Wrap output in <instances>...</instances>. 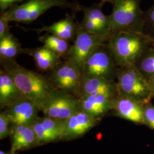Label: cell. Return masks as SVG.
<instances>
[{
	"instance_id": "cell-15",
	"label": "cell",
	"mask_w": 154,
	"mask_h": 154,
	"mask_svg": "<svg viewBox=\"0 0 154 154\" xmlns=\"http://www.w3.org/2000/svg\"><path fill=\"white\" fill-rule=\"evenodd\" d=\"M118 94L116 83L114 81L99 77H82L79 98L97 95H106L114 97Z\"/></svg>"
},
{
	"instance_id": "cell-20",
	"label": "cell",
	"mask_w": 154,
	"mask_h": 154,
	"mask_svg": "<svg viewBox=\"0 0 154 154\" xmlns=\"http://www.w3.org/2000/svg\"><path fill=\"white\" fill-rule=\"evenodd\" d=\"M103 4L100 2L87 7L81 5V10L83 13V17L90 19L95 22L108 39L110 26V15L107 16L102 11Z\"/></svg>"
},
{
	"instance_id": "cell-31",
	"label": "cell",
	"mask_w": 154,
	"mask_h": 154,
	"mask_svg": "<svg viewBox=\"0 0 154 154\" xmlns=\"http://www.w3.org/2000/svg\"><path fill=\"white\" fill-rule=\"evenodd\" d=\"M0 154H14V153H13L12 152H11V151H8V152H5V151H2V150H1L0 151Z\"/></svg>"
},
{
	"instance_id": "cell-11",
	"label": "cell",
	"mask_w": 154,
	"mask_h": 154,
	"mask_svg": "<svg viewBox=\"0 0 154 154\" xmlns=\"http://www.w3.org/2000/svg\"><path fill=\"white\" fill-rule=\"evenodd\" d=\"M11 126L19 125H30L38 118V113L41 111L38 106L32 100L23 98L6 108Z\"/></svg>"
},
{
	"instance_id": "cell-8",
	"label": "cell",
	"mask_w": 154,
	"mask_h": 154,
	"mask_svg": "<svg viewBox=\"0 0 154 154\" xmlns=\"http://www.w3.org/2000/svg\"><path fill=\"white\" fill-rule=\"evenodd\" d=\"M118 66L106 44L96 50L86 61L82 77H99L114 81Z\"/></svg>"
},
{
	"instance_id": "cell-16",
	"label": "cell",
	"mask_w": 154,
	"mask_h": 154,
	"mask_svg": "<svg viewBox=\"0 0 154 154\" xmlns=\"http://www.w3.org/2000/svg\"><path fill=\"white\" fill-rule=\"evenodd\" d=\"M115 97L106 95L84 97L79 98L80 109L99 121L109 111L112 110Z\"/></svg>"
},
{
	"instance_id": "cell-21",
	"label": "cell",
	"mask_w": 154,
	"mask_h": 154,
	"mask_svg": "<svg viewBox=\"0 0 154 154\" xmlns=\"http://www.w3.org/2000/svg\"><path fill=\"white\" fill-rule=\"evenodd\" d=\"M23 53V49L18 39L11 33L0 39V60H15Z\"/></svg>"
},
{
	"instance_id": "cell-30",
	"label": "cell",
	"mask_w": 154,
	"mask_h": 154,
	"mask_svg": "<svg viewBox=\"0 0 154 154\" xmlns=\"http://www.w3.org/2000/svg\"><path fill=\"white\" fill-rule=\"evenodd\" d=\"M147 80L149 83V88L151 90L152 98H153L154 97V75L149 77Z\"/></svg>"
},
{
	"instance_id": "cell-2",
	"label": "cell",
	"mask_w": 154,
	"mask_h": 154,
	"mask_svg": "<svg viewBox=\"0 0 154 154\" xmlns=\"http://www.w3.org/2000/svg\"><path fill=\"white\" fill-rule=\"evenodd\" d=\"M118 67L135 65L150 46V38L144 33L121 32L106 43Z\"/></svg>"
},
{
	"instance_id": "cell-26",
	"label": "cell",
	"mask_w": 154,
	"mask_h": 154,
	"mask_svg": "<svg viewBox=\"0 0 154 154\" xmlns=\"http://www.w3.org/2000/svg\"><path fill=\"white\" fill-rule=\"evenodd\" d=\"M11 122L6 114L3 111L0 113V139L2 140L11 134Z\"/></svg>"
},
{
	"instance_id": "cell-3",
	"label": "cell",
	"mask_w": 154,
	"mask_h": 154,
	"mask_svg": "<svg viewBox=\"0 0 154 154\" xmlns=\"http://www.w3.org/2000/svg\"><path fill=\"white\" fill-rule=\"evenodd\" d=\"M141 0H116L110 15L109 37L121 32L144 33Z\"/></svg>"
},
{
	"instance_id": "cell-9",
	"label": "cell",
	"mask_w": 154,
	"mask_h": 154,
	"mask_svg": "<svg viewBox=\"0 0 154 154\" xmlns=\"http://www.w3.org/2000/svg\"><path fill=\"white\" fill-rule=\"evenodd\" d=\"M48 78L57 89L71 94L79 98L82 73L67 60L62 61L49 72Z\"/></svg>"
},
{
	"instance_id": "cell-22",
	"label": "cell",
	"mask_w": 154,
	"mask_h": 154,
	"mask_svg": "<svg viewBox=\"0 0 154 154\" xmlns=\"http://www.w3.org/2000/svg\"><path fill=\"white\" fill-rule=\"evenodd\" d=\"M38 39L48 49L66 60L72 46L69 41L49 33L40 36Z\"/></svg>"
},
{
	"instance_id": "cell-28",
	"label": "cell",
	"mask_w": 154,
	"mask_h": 154,
	"mask_svg": "<svg viewBox=\"0 0 154 154\" xmlns=\"http://www.w3.org/2000/svg\"><path fill=\"white\" fill-rule=\"evenodd\" d=\"M24 0H0L1 14L8 11L10 8L17 3L21 2Z\"/></svg>"
},
{
	"instance_id": "cell-1",
	"label": "cell",
	"mask_w": 154,
	"mask_h": 154,
	"mask_svg": "<svg viewBox=\"0 0 154 154\" xmlns=\"http://www.w3.org/2000/svg\"><path fill=\"white\" fill-rule=\"evenodd\" d=\"M0 62L13 77L23 97L35 103L41 110L56 88L49 78L19 65L15 60H0Z\"/></svg>"
},
{
	"instance_id": "cell-6",
	"label": "cell",
	"mask_w": 154,
	"mask_h": 154,
	"mask_svg": "<svg viewBox=\"0 0 154 154\" xmlns=\"http://www.w3.org/2000/svg\"><path fill=\"white\" fill-rule=\"evenodd\" d=\"M80 110L79 98L65 91L55 88L42 107L45 116L65 121Z\"/></svg>"
},
{
	"instance_id": "cell-10",
	"label": "cell",
	"mask_w": 154,
	"mask_h": 154,
	"mask_svg": "<svg viewBox=\"0 0 154 154\" xmlns=\"http://www.w3.org/2000/svg\"><path fill=\"white\" fill-rule=\"evenodd\" d=\"M65 121L45 116H38L32 124V127L40 146L61 140Z\"/></svg>"
},
{
	"instance_id": "cell-4",
	"label": "cell",
	"mask_w": 154,
	"mask_h": 154,
	"mask_svg": "<svg viewBox=\"0 0 154 154\" xmlns=\"http://www.w3.org/2000/svg\"><path fill=\"white\" fill-rule=\"evenodd\" d=\"M54 7L70 9L75 11L81 10V5L67 0H28L21 5L12 6L1 14L0 17L9 22L31 23Z\"/></svg>"
},
{
	"instance_id": "cell-24",
	"label": "cell",
	"mask_w": 154,
	"mask_h": 154,
	"mask_svg": "<svg viewBox=\"0 0 154 154\" xmlns=\"http://www.w3.org/2000/svg\"><path fill=\"white\" fill-rule=\"evenodd\" d=\"M144 34L154 39V4L144 11Z\"/></svg>"
},
{
	"instance_id": "cell-25",
	"label": "cell",
	"mask_w": 154,
	"mask_h": 154,
	"mask_svg": "<svg viewBox=\"0 0 154 154\" xmlns=\"http://www.w3.org/2000/svg\"><path fill=\"white\" fill-rule=\"evenodd\" d=\"M79 28L88 33L96 35L103 37L107 38L105 37V34L101 30V29L99 28V26L94 21L90 19L83 17L82 21L80 23H79Z\"/></svg>"
},
{
	"instance_id": "cell-29",
	"label": "cell",
	"mask_w": 154,
	"mask_h": 154,
	"mask_svg": "<svg viewBox=\"0 0 154 154\" xmlns=\"http://www.w3.org/2000/svg\"><path fill=\"white\" fill-rule=\"evenodd\" d=\"M9 23L8 21L0 17V39L11 33Z\"/></svg>"
},
{
	"instance_id": "cell-23",
	"label": "cell",
	"mask_w": 154,
	"mask_h": 154,
	"mask_svg": "<svg viewBox=\"0 0 154 154\" xmlns=\"http://www.w3.org/2000/svg\"><path fill=\"white\" fill-rule=\"evenodd\" d=\"M139 72L147 79L154 75V48L149 46L135 64Z\"/></svg>"
},
{
	"instance_id": "cell-7",
	"label": "cell",
	"mask_w": 154,
	"mask_h": 154,
	"mask_svg": "<svg viewBox=\"0 0 154 154\" xmlns=\"http://www.w3.org/2000/svg\"><path fill=\"white\" fill-rule=\"evenodd\" d=\"M107 41L105 37L88 33L79 28L76 38L65 60L70 62L82 73L83 66L88 57Z\"/></svg>"
},
{
	"instance_id": "cell-5",
	"label": "cell",
	"mask_w": 154,
	"mask_h": 154,
	"mask_svg": "<svg viewBox=\"0 0 154 154\" xmlns=\"http://www.w3.org/2000/svg\"><path fill=\"white\" fill-rule=\"evenodd\" d=\"M116 78L119 95L134 99L143 105L152 99L147 79L135 65L118 67Z\"/></svg>"
},
{
	"instance_id": "cell-27",
	"label": "cell",
	"mask_w": 154,
	"mask_h": 154,
	"mask_svg": "<svg viewBox=\"0 0 154 154\" xmlns=\"http://www.w3.org/2000/svg\"><path fill=\"white\" fill-rule=\"evenodd\" d=\"M143 119L144 125L154 130V106L151 102L143 105Z\"/></svg>"
},
{
	"instance_id": "cell-17",
	"label": "cell",
	"mask_w": 154,
	"mask_h": 154,
	"mask_svg": "<svg viewBox=\"0 0 154 154\" xmlns=\"http://www.w3.org/2000/svg\"><path fill=\"white\" fill-rule=\"evenodd\" d=\"M79 28V23L74 21L71 15L66 14V16L57 22L40 28L34 29L33 30L37 33L46 32L54 35L67 41H74Z\"/></svg>"
},
{
	"instance_id": "cell-12",
	"label": "cell",
	"mask_w": 154,
	"mask_h": 154,
	"mask_svg": "<svg viewBox=\"0 0 154 154\" xmlns=\"http://www.w3.org/2000/svg\"><path fill=\"white\" fill-rule=\"evenodd\" d=\"M98 123V120L80 109L65 121L62 140H70L80 138Z\"/></svg>"
},
{
	"instance_id": "cell-18",
	"label": "cell",
	"mask_w": 154,
	"mask_h": 154,
	"mask_svg": "<svg viewBox=\"0 0 154 154\" xmlns=\"http://www.w3.org/2000/svg\"><path fill=\"white\" fill-rule=\"evenodd\" d=\"M11 75L2 67L0 70V107L7 108L23 98Z\"/></svg>"
},
{
	"instance_id": "cell-19",
	"label": "cell",
	"mask_w": 154,
	"mask_h": 154,
	"mask_svg": "<svg viewBox=\"0 0 154 154\" xmlns=\"http://www.w3.org/2000/svg\"><path fill=\"white\" fill-rule=\"evenodd\" d=\"M23 53L33 57L37 69L49 72L60 63L61 58L45 46L33 49H23Z\"/></svg>"
},
{
	"instance_id": "cell-32",
	"label": "cell",
	"mask_w": 154,
	"mask_h": 154,
	"mask_svg": "<svg viewBox=\"0 0 154 154\" xmlns=\"http://www.w3.org/2000/svg\"><path fill=\"white\" fill-rule=\"evenodd\" d=\"M150 46L154 48V39L150 38Z\"/></svg>"
},
{
	"instance_id": "cell-14",
	"label": "cell",
	"mask_w": 154,
	"mask_h": 154,
	"mask_svg": "<svg viewBox=\"0 0 154 154\" xmlns=\"http://www.w3.org/2000/svg\"><path fill=\"white\" fill-rule=\"evenodd\" d=\"M9 137L11 140L10 151L14 154L40 146L32 125H12Z\"/></svg>"
},
{
	"instance_id": "cell-13",
	"label": "cell",
	"mask_w": 154,
	"mask_h": 154,
	"mask_svg": "<svg viewBox=\"0 0 154 154\" xmlns=\"http://www.w3.org/2000/svg\"><path fill=\"white\" fill-rule=\"evenodd\" d=\"M143 105L134 99L118 94L113 100L112 110L121 118L144 125Z\"/></svg>"
}]
</instances>
